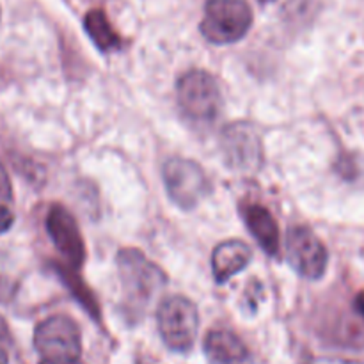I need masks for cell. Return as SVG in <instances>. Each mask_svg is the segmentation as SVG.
Segmentation results:
<instances>
[{"instance_id": "d6986e66", "label": "cell", "mask_w": 364, "mask_h": 364, "mask_svg": "<svg viewBox=\"0 0 364 364\" xmlns=\"http://www.w3.org/2000/svg\"><path fill=\"white\" fill-rule=\"evenodd\" d=\"M39 364H82V363L78 361V359H64V361H45V359H43Z\"/></svg>"}, {"instance_id": "9c48e42d", "label": "cell", "mask_w": 364, "mask_h": 364, "mask_svg": "<svg viewBox=\"0 0 364 364\" xmlns=\"http://www.w3.org/2000/svg\"><path fill=\"white\" fill-rule=\"evenodd\" d=\"M46 231L57 251L71 269H80L85 262V245L75 217L63 205H53L46 215Z\"/></svg>"}, {"instance_id": "5b68a950", "label": "cell", "mask_w": 364, "mask_h": 364, "mask_svg": "<svg viewBox=\"0 0 364 364\" xmlns=\"http://www.w3.org/2000/svg\"><path fill=\"white\" fill-rule=\"evenodd\" d=\"M178 103L188 117L212 121L219 116L223 95L215 78L203 70H191L178 80Z\"/></svg>"}, {"instance_id": "52a82bcc", "label": "cell", "mask_w": 364, "mask_h": 364, "mask_svg": "<svg viewBox=\"0 0 364 364\" xmlns=\"http://www.w3.org/2000/svg\"><path fill=\"white\" fill-rule=\"evenodd\" d=\"M287 256L291 269L304 279H322L329 263V252L315 231L308 226H291L287 237Z\"/></svg>"}, {"instance_id": "277c9868", "label": "cell", "mask_w": 364, "mask_h": 364, "mask_svg": "<svg viewBox=\"0 0 364 364\" xmlns=\"http://www.w3.org/2000/svg\"><path fill=\"white\" fill-rule=\"evenodd\" d=\"M162 176L171 201L181 210L196 208L210 191L205 169L191 159H169L164 164Z\"/></svg>"}, {"instance_id": "2e32d148", "label": "cell", "mask_w": 364, "mask_h": 364, "mask_svg": "<svg viewBox=\"0 0 364 364\" xmlns=\"http://www.w3.org/2000/svg\"><path fill=\"white\" fill-rule=\"evenodd\" d=\"M11 198H13V188H11L9 176H7L6 169H4L2 162H0V199L9 201Z\"/></svg>"}, {"instance_id": "7c38bea8", "label": "cell", "mask_w": 364, "mask_h": 364, "mask_svg": "<svg viewBox=\"0 0 364 364\" xmlns=\"http://www.w3.org/2000/svg\"><path fill=\"white\" fill-rule=\"evenodd\" d=\"M205 354L213 364H240L249 358L244 341L226 329H215L206 334Z\"/></svg>"}, {"instance_id": "4fadbf2b", "label": "cell", "mask_w": 364, "mask_h": 364, "mask_svg": "<svg viewBox=\"0 0 364 364\" xmlns=\"http://www.w3.org/2000/svg\"><path fill=\"white\" fill-rule=\"evenodd\" d=\"M84 27L89 38L92 39V43L100 48V52H114V50H119L121 45H123L119 34L114 31L109 18L105 16L102 9L89 11L84 18Z\"/></svg>"}, {"instance_id": "8992f818", "label": "cell", "mask_w": 364, "mask_h": 364, "mask_svg": "<svg viewBox=\"0 0 364 364\" xmlns=\"http://www.w3.org/2000/svg\"><path fill=\"white\" fill-rule=\"evenodd\" d=\"M34 347L45 361L78 359L82 352L80 329L70 316H48L36 327Z\"/></svg>"}, {"instance_id": "3957f363", "label": "cell", "mask_w": 364, "mask_h": 364, "mask_svg": "<svg viewBox=\"0 0 364 364\" xmlns=\"http://www.w3.org/2000/svg\"><path fill=\"white\" fill-rule=\"evenodd\" d=\"M156 323L164 343L174 352H188L194 347L199 329V313L194 302L181 295H173L160 302Z\"/></svg>"}, {"instance_id": "ac0fdd59", "label": "cell", "mask_w": 364, "mask_h": 364, "mask_svg": "<svg viewBox=\"0 0 364 364\" xmlns=\"http://www.w3.org/2000/svg\"><path fill=\"white\" fill-rule=\"evenodd\" d=\"M354 308L364 320V291H359L358 294V297H355V301H354Z\"/></svg>"}, {"instance_id": "8fae6325", "label": "cell", "mask_w": 364, "mask_h": 364, "mask_svg": "<svg viewBox=\"0 0 364 364\" xmlns=\"http://www.w3.org/2000/svg\"><path fill=\"white\" fill-rule=\"evenodd\" d=\"M252 252L242 240H228L217 245L212 252V272L219 284L228 283L233 276L245 270L251 263Z\"/></svg>"}, {"instance_id": "6da1fadb", "label": "cell", "mask_w": 364, "mask_h": 364, "mask_svg": "<svg viewBox=\"0 0 364 364\" xmlns=\"http://www.w3.org/2000/svg\"><path fill=\"white\" fill-rule=\"evenodd\" d=\"M116 263L124 295V308L139 318L166 288V272L137 249H121Z\"/></svg>"}, {"instance_id": "ffe728a7", "label": "cell", "mask_w": 364, "mask_h": 364, "mask_svg": "<svg viewBox=\"0 0 364 364\" xmlns=\"http://www.w3.org/2000/svg\"><path fill=\"white\" fill-rule=\"evenodd\" d=\"M262 4H267V2H274V0H259Z\"/></svg>"}, {"instance_id": "30bf717a", "label": "cell", "mask_w": 364, "mask_h": 364, "mask_svg": "<svg viewBox=\"0 0 364 364\" xmlns=\"http://www.w3.org/2000/svg\"><path fill=\"white\" fill-rule=\"evenodd\" d=\"M242 213H244V220L247 224L249 231L255 237V240L258 242L259 247L269 256L276 258L281 249V233L276 217L265 206L256 205V203L244 206Z\"/></svg>"}, {"instance_id": "7a4b0ae2", "label": "cell", "mask_w": 364, "mask_h": 364, "mask_svg": "<svg viewBox=\"0 0 364 364\" xmlns=\"http://www.w3.org/2000/svg\"><path fill=\"white\" fill-rule=\"evenodd\" d=\"M252 25V11L245 0H208L201 34L213 45H231L244 38Z\"/></svg>"}, {"instance_id": "9a60e30c", "label": "cell", "mask_w": 364, "mask_h": 364, "mask_svg": "<svg viewBox=\"0 0 364 364\" xmlns=\"http://www.w3.org/2000/svg\"><path fill=\"white\" fill-rule=\"evenodd\" d=\"M9 345H11L9 331H7L6 322L0 318V364L9 363Z\"/></svg>"}, {"instance_id": "e0dca14e", "label": "cell", "mask_w": 364, "mask_h": 364, "mask_svg": "<svg viewBox=\"0 0 364 364\" xmlns=\"http://www.w3.org/2000/svg\"><path fill=\"white\" fill-rule=\"evenodd\" d=\"M14 224V215L7 206L0 205V235L7 233Z\"/></svg>"}, {"instance_id": "ba28073f", "label": "cell", "mask_w": 364, "mask_h": 364, "mask_svg": "<svg viewBox=\"0 0 364 364\" xmlns=\"http://www.w3.org/2000/svg\"><path fill=\"white\" fill-rule=\"evenodd\" d=\"M220 148L228 166L237 173L251 174L263 164V144L251 123H233L220 134Z\"/></svg>"}, {"instance_id": "5bb4252c", "label": "cell", "mask_w": 364, "mask_h": 364, "mask_svg": "<svg viewBox=\"0 0 364 364\" xmlns=\"http://www.w3.org/2000/svg\"><path fill=\"white\" fill-rule=\"evenodd\" d=\"M52 270L57 274V276H59V279L63 281L64 287H66L68 290L73 294V297L77 299L82 306H84L85 311H87L92 318L100 320V316L102 315H100V306H98V302H96V297L91 294V290L85 287L84 281L80 279V276L75 272V269H71L70 265H63V263L53 262Z\"/></svg>"}]
</instances>
